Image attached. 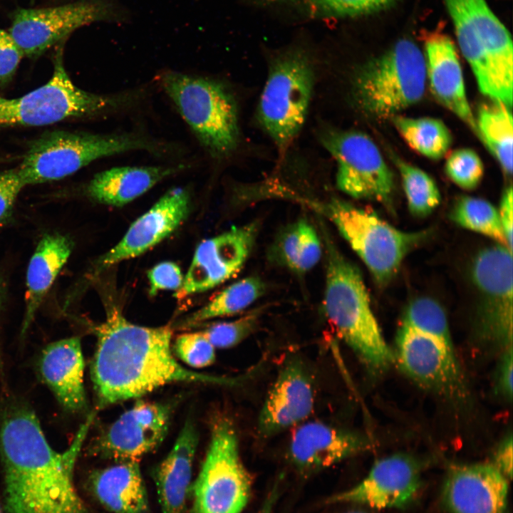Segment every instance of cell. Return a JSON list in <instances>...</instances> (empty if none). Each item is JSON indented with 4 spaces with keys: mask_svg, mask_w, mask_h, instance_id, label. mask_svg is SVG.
<instances>
[{
    "mask_svg": "<svg viewBox=\"0 0 513 513\" xmlns=\"http://www.w3.org/2000/svg\"><path fill=\"white\" fill-rule=\"evenodd\" d=\"M95 413L63 452L50 445L40 421L26 405L9 408L0 424V456L8 513H90L73 481L77 459Z\"/></svg>",
    "mask_w": 513,
    "mask_h": 513,
    "instance_id": "obj_1",
    "label": "cell"
},
{
    "mask_svg": "<svg viewBox=\"0 0 513 513\" xmlns=\"http://www.w3.org/2000/svg\"><path fill=\"white\" fill-rule=\"evenodd\" d=\"M93 331L97 345L90 378L98 408L141 397L172 383H233L190 370L177 362L172 349L170 325H137L113 306Z\"/></svg>",
    "mask_w": 513,
    "mask_h": 513,
    "instance_id": "obj_2",
    "label": "cell"
},
{
    "mask_svg": "<svg viewBox=\"0 0 513 513\" xmlns=\"http://www.w3.org/2000/svg\"><path fill=\"white\" fill-rule=\"evenodd\" d=\"M326 252L324 309L339 337L373 373L395 363L372 311L359 269L338 249L323 232Z\"/></svg>",
    "mask_w": 513,
    "mask_h": 513,
    "instance_id": "obj_3",
    "label": "cell"
},
{
    "mask_svg": "<svg viewBox=\"0 0 513 513\" xmlns=\"http://www.w3.org/2000/svg\"><path fill=\"white\" fill-rule=\"evenodd\" d=\"M353 80V98L363 113L378 120L392 118L424 95V53L413 41L401 39L363 64Z\"/></svg>",
    "mask_w": 513,
    "mask_h": 513,
    "instance_id": "obj_4",
    "label": "cell"
},
{
    "mask_svg": "<svg viewBox=\"0 0 513 513\" xmlns=\"http://www.w3.org/2000/svg\"><path fill=\"white\" fill-rule=\"evenodd\" d=\"M156 147L134 135L52 130L29 143L17 169L26 186L41 184L68 177L101 157Z\"/></svg>",
    "mask_w": 513,
    "mask_h": 513,
    "instance_id": "obj_5",
    "label": "cell"
},
{
    "mask_svg": "<svg viewBox=\"0 0 513 513\" xmlns=\"http://www.w3.org/2000/svg\"><path fill=\"white\" fill-rule=\"evenodd\" d=\"M160 83L200 144L212 155L230 154L239 142L236 101L222 83L167 71Z\"/></svg>",
    "mask_w": 513,
    "mask_h": 513,
    "instance_id": "obj_6",
    "label": "cell"
},
{
    "mask_svg": "<svg viewBox=\"0 0 513 513\" xmlns=\"http://www.w3.org/2000/svg\"><path fill=\"white\" fill-rule=\"evenodd\" d=\"M380 285L387 284L405 257L429 235L398 229L371 210L333 198L320 205Z\"/></svg>",
    "mask_w": 513,
    "mask_h": 513,
    "instance_id": "obj_7",
    "label": "cell"
},
{
    "mask_svg": "<svg viewBox=\"0 0 513 513\" xmlns=\"http://www.w3.org/2000/svg\"><path fill=\"white\" fill-rule=\"evenodd\" d=\"M210 439L191 484V513H241L250 496L252 479L242 460L232 423L225 417L217 418Z\"/></svg>",
    "mask_w": 513,
    "mask_h": 513,
    "instance_id": "obj_8",
    "label": "cell"
},
{
    "mask_svg": "<svg viewBox=\"0 0 513 513\" xmlns=\"http://www.w3.org/2000/svg\"><path fill=\"white\" fill-rule=\"evenodd\" d=\"M314 85L312 63L302 52L284 53L271 63L259 98L258 118L281 152L293 142L304 124Z\"/></svg>",
    "mask_w": 513,
    "mask_h": 513,
    "instance_id": "obj_9",
    "label": "cell"
},
{
    "mask_svg": "<svg viewBox=\"0 0 513 513\" xmlns=\"http://www.w3.org/2000/svg\"><path fill=\"white\" fill-rule=\"evenodd\" d=\"M470 279L476 292L475 338L502 353L512 347V252L496 242L482 248L471 263Z\"/></svg>",
    "mask_w": 513,
    "mask_h": 513,
    "instance_id": "obj_10",
    "label": "cell"
},
{
    "mask_svg": "<svg viewBox=\"0 0 513 513\" xmlns=\"http://www.w3.org/2000/svg\"><path fill=\"white\" fill-rule=\"evenodd\" d=\"M63 42L56 52L49 81L17 98L0 96V128L36 127L96 114L113 108L120 99L96 95L77 87L66 72Z\"/></svg>",
    "mask_w": 513,
    "mask_h": 513,
    "instance_id": "obj_11",
    "label": "cell"
},
{
    "mask_svg": "<svg viewBox=\"0 0 513 513\" xmlns=\"http://www.w3.org/2000/svg\"><path fill=\"white\" fill-rule=\"evenodd\" d=\"M321 141L336 162V185L348 196L389 204L393 173L375 142L357 130H326Z\"/></svg>",
    "mask_w": 513,
    "mask_h": 513,
    "instance_id": "obj_12",
    "label": "cell"
},
{
    "mask_svg": "<svg viewBox=\"0 0 513 513\" xmlns=\"http://www.w3.org/2000/svg\"><path fill=\"white\" fill-rule=\"evenodd\" d=\"M120 16L113 0H78L57 6L19 9L13 14L9 33L24 57L36 58L78 28Z\"/></svg>",
    "mask_w": 513,
    "mask_h": 513,
    "instance_id": "obj_13",
    "label": "cell"
},
{
    "mask_svg": "<svg viewBox=\"0 0 513 513\" xmlns=\"http://www.w3.org/2000/svg\"><path fill=\"white\" fill-rule=\"evenodd\" d=\"M395 363L418 385L450 399H462L466 387L455 351L401 324L395 337Z\"/></svg>",
    "mask_w": 513,
    "mask_h": 513,
    "instance_id": "obj_14",
    "label": "cell"
},
{
    "mask_svg": "<svg viewBox=\"0 0 513 513\" xmlns=\"http://www.w3.org/2000/svg\"><path fill=\"white\" fill-rule=\"evenodd\" d=\"M171 412L170 404L138 400L95 439L90 451L116 462L139 461L165 438Z\"/></svg>",
    "mask_w": 513,
    "mask_h": 513,
    "instance_id": "obj_15",
    "label": "cell"
},
{
    "mask_svg": "<svg viewBox=\"0 0 513 513\" xmlns=\"http://www.w3.org/2000/svg\"><path fill=\"white\" fill-rule=\"evenodd\" d=\"M257 231V223L253 222L202 241L195 250L182 287L175 296L182 299L203 292L234 276L248 258Z\"/></svg>",
    "mask_w": 513,
    "mask_h": 513,
    "instance_id": "obj_16",
    "label": "cell"
},
{
    "mask_svg": "<svg viewBox=\"0 0 513 513\" xmlns=\"http://www.w3.org/2000/svg\"><path fill=\"white\" fill-rule=\"evenodd\" d=\"M420 486L418 463L412 457L398 453L376 461L363 480L331 501L378 509L399 508L414 498Z\"/></svg>",
    "mask_w": 513,
    "mask_h": 513,
    "instance_id": "obj_17",
    "label": "cell"
},
{
    "mask_svg": "<svg viewBox=\"0 0 513 513\" xmlns=\"http://www.w3.org/2000/svg\"><path fill=\"white\" fill-rule=\"evenodd\" d=\"M188 192L176 187L166 192L149 210L138 218L121 240L97 261L102 271L147 252L170 235L190 211Z\"/></svg>",
    "mask_w": 513,
    "mask_h": 513,
    "instance_id": "obj_18",
    "label": "cell"
},
{
    "mask_svg": "<svg viewBox=\"0 0 513 513\" xmlns=\"http://www.w3.org/2000/svg\"><path fill=\"white\" fill-rule=\"evenodd\" d=\"M508 480L492 463L455 465L443 485L445 504L450 513H505Z\"/></svg>",
    "mask_w": 513,
    "mask_h": 513,
    "instance_id": "obj_19",
    "label": "cell"
},
{
    "mask_svg": "<svg viewBox=\"0 0 513 513\" xmlns=\"http://www.w3.org/2000/svg\"><path fill=\"white\" fill-rule=\"evenodd\" d=\"M314 393L304 366L296 360L280 369L258 419L261 435L269 437L300 424L311 413Z\"/></svg>",
    "mask_w": 513,
    "mask_h": 513,
    "instance_id": "obj_20",
    "label": "cell"
},
{
    "mask_svg": "<svg viewBox=\"0 0 513 513\" xmlns=\"http://www.w3.org/2000/svg\"><path fill=\"white\" fill-rule=\"evenodd\" d=\"M370 446L363 435L319 421L300 424L294 431L289 454L303 473L328 467L366 450Z\"/></svg>",
    "mask_w": 513,
    "mask_h": 513,
    "instance_id": "obj_21",
    "label": "cell"
},
{
    "mask_svg": "<svg viewBox=\"0 0 513 513\" xmlns=\"http://www.w3.org/2000/svg\"><path fill=\"white\" fill-rule=\"evenodd\" d=\"M424 56L426 78L435 98L477 134L475 116L453 41L444 33H430L425 38Z\"/></svg>",
    "mask_w": 513,
    "mask_h": 513,
    "instance_id": "obj_22",
    "label": "cell"
},
{
    "mask_svg": "<svg viewBox=\"0 0 513 513\" xmlns=\"http://www.w3.org/2000/svg\"><path fill=\"white\" fill-rule=\"evenodd\" d=\"M38 368L43 382L66 410L73 413L85 410V361L79 337L48 344L41 352Z\"/></svg>",
    "mask_w": 513,
    "mask_h": 513,
    "instance_id": "obj_23",
    "label": "cell"
},
{
    "mask_svg": "<svg viewBox=\"0 0 513 513\" xmlns=\"http://www.w3.org/2000/svg\"><path fill=\"white\" fill-rule=\"evenodd\" d=\"M198 440L193 423L186 422L170 452L154 470L162 513H185Z\"/></svg>",
    "mask_w": 513,
    "mask_h": 513,
    "instance_id": "obj_24",
    "label": "cell"
},
{
    "mask_svg": "<svg viewBox=\"0 0 513 513\" xmlns=\"http://www.w3.org/2000/svg\"><path fill=\"white\" fill-rule=\"evenodd\" d=\"M89 488L111 513H148L149 499L139 461H117L93 472Z\"/></svg>",
    "mask_w": 513,
    "mask_h": 513,
    "instance_id": "obj_25",
    "label": "cell"
},
{
    "mask_svg": "<svg viewBox=\"0 0 513 513\" xmlns=\"http://www.w3.org/2000/svg\"><path fill=\"white\" fill-rule=\"evenodd\" d=\"M475 28L492 69L501 102L512 108L513 45L512 37L486 0H461Z\"/></svg>",
    "mask_w": 513,
    "mask_h": 513,
    "instance_id": "obj_26",
    "label": "cell"
},
{
    "mask_svg": "<svg viewBox=\"0 0 513 513\" xmlns=\"http://www.w3.org/2000/svg\"><path fill=\"white\" fill-rule=\"evenodd\" d=\"M73 246L69 237L59 233L45 234L38 243L26 271L22 335L34 320L45 296L69 259Z\"/></svg>",
    "mask_w": 513,
    "mask_h": 513,
    "instance_id": "obj_27",
    "label": "cell"
},
{
    "mask_svg": "<svg viewBox=\"0 0 513 513\" xmlns=\"http://www.w3.org/2000/svg\"><path fill=\"white\" fill-rule=\"evenodd\" d=\"M183 167V165L113 167L96 174L88 184L86 193L99 203L121 207Z\"/></svg>",
    "mask_w": 513,
    "mask_h": 513,
    "instance_id": "obj_28",
    "label": "cell"
},
{
    "mask_svg": "<svg viewBox=\"0 0 513 513\" xmlns=\"http://www.w3.org/2000/svg\"><path fill=\"white\" fill-rule=\"evenodd\" d=\"M510 107L492 100L482 104L475 117L477 135L497 160L504 172H512L513 120Z\"/></svg>",
    "mask_w": 513,
    "mask_h": 513,
    "instance_id": "obj_29",
    "label": "cell"
},
{
    "mask_svg": "<svg viewBox=\"0 0 513 513\" xmlns=\"http://www.w3.org/2000/svg\"><path fill=\"white\" fill-rule=\"evenodd\" d=\"M265 290L264 281L258 276L244 278L231 284L201 309L184 318L177 327L193 328L209 319L240 313L261 297Z\"/></svg>",
    "mask_w": 513,
    "mask_h": 513,
    "instance_id": "obj_30",
    "label": "cell"
},
{
    "mask_svg": "<svg viewBox=\"0 0 513 513\" xmlns=\"http://www.w3.org/2000/svg\"><path fill=\"white\" fill-rule=\"evenodd\" d=\"M392 120L395 128L410 147L428 158L441 159L452 145L451 132L441 120L399 115L393 116Z\"/></svg>",
    "mask_w": 513,
    "mask_h": 513,
    "instance_id": "obj_31",
    "label": "cell"
},
{
    "mask_svg": "<svg viewBox=\"0 0 513 513\" xmlns=\"http://www.w3.org/2000/svg\"><path fill=\"white\" fill-rule=\"evenodd\" d=\"M450 217L460 227L483 234L508 248L498 209L486 200L462 196L452 208Z\"/></svg>",
    "mask_w": 513,
    "mask_h": 513,
    "instance_id": "obj_32",
    "label": "cell"
},
{
    "mask_svg": "<svg viewBox=\"0 0 513 513\" xmlns=\"http://www.w3.org/2000/svg\"><path fill=\"white\" fill-rule=\"evenodd\" d=\"M410 213L417 217L430 214L440 204V192L434 180L420 168L395 157Z\"/></svg>",
    "mask_w": 513,
    "mask_h": 513,
    "instance_id": "obj_33",
    "label": "cell"
},
{
    "mask_svg": "<svg viewBox=\"0 0 513 513\" xmlns=\"http://www.w3.org/2000/svg\"><path fill=\"white\" fill-rule=\"evenodd\" d=\"M401 324L431 336L455 351L445 310L432 298L421 296L411 301L405 309Z\"/></svg>",
    "mask_w": 513,
    "mask_h": 513,
    "instance_id": "obj_34",
    "label": "cell"
},
{
    "mask_svg": "<svg viewBox=\"0 0 513 513\" xmlns=\"http://www.w3.org/2000/svg\"><path fill=\"white\" fill-rule=\"evenodd\" d=\"M318 18H346L378 11L393 0H276Z\"/></svg>",
    "mask_w": 513,
    "mask_h": 513,
    "instance_id": "obj_35",
    "label": "cell"
},
{
    "mask_svg": "<svg viewBox=\"0 0 513 513\" xmlns=\"http://www.w3.org/2000/svg\"><path fill=\"white\" fill-rule=\"evenodd\" d=\"M264 308L253 309L229 321L212 323L200 331L215 348L235 346L255 329Z\"/></svg>",
    "mask_w": 513,
    "mask_h": 513,
    "instance_id": "obj_36",
    "label": "cell"
},
{
    "mask_svg": "<svg viewBox=\"0 0 513 513\" xmlns=\"http://www.w3.org/2000/svg\"><path fill=\"white\" fill-rule=\"evenodd\" d=\"M445 171L447 177L460 187L476 188L484 175V165L478 154L470 148H460L447 157Z\"/></svg>",
    "mask_w": 513,
    "mask_h": 513,
    "instance_id": "obj_37",
    "label": "cell"
},
{
    "mask_svg": "<svg viewBox=\"0 0 513 513\" xmlns=\"http://www.w3.org/2000/svg\"><path fill=\"white\" fill-rule=\"evenodd\" d=\"M172 349L175 357L195 368L207 367L216 359V348L200 331L178 335Z\"/></svg>",
    "mask_w": 513,
    "mask_h": 513,
    "instance_id": "obj_38",
    "label": "cell"
},
{
    "mask_svg": "<svg viewBox=\"0 0 513 513\" xmlns=\"http://www.w3.org/2000/svg\"><path fill=\"white\" fill-rule=\"evenodd\" d=\"M300 242L299 221L295 222L279 235L271 250L273 260L293 271L296 270Z\"/></svg>",
    "mask_w": 513,
    "mask_h": 513,
    "instance_id": "obj_39",
    "label": "cell"
},
{
    "mask_svg": "<svg viewBox=\"0 0 513 513\" xmlns=\"http://www.w3.org/2000/svg\"><path fill=\"white\" fill-rule=\"evenodd\" d=\"M25 187L17 167L0 172V229L10 221L17 197Z\"/></svg>",
    "mask_w": 513,
    "mask_h": 513,
    "instance_id": "obj_40",
    "label": "cell"
},
{
    "mask_svg": "<svg viewBox=\"0 0 513 513\" xmlns=\"http://www.w3.org/2000/svg\"><path fill=\"white\" fill-rule=\"evenodd\" d=\"M300 242L295 271L304 273L311 269L319 261L321 244L314 228L304 220L299 221Z\"/></svg>",
    "mask_w": 513,
    "mask_h": 513,
    "instance_id": "obj_41",
    "label": "cell"
},
{
    "mask_svg": "<svg viewBox=\"0 0 513 513\" xmlns=\"http://www.w3.org/2000/svg\"><path fill=\"white\" fill-rule=\"evenodd\" d=\"M147 277L150 296H155L162 290L177 291L182 287L184 281L180 268L172 261L157 264L147 271Z\"/></svg>",
    "mask_w": 513,
    "mask_h": 513,
    "instance_id": "obj_42",
    "label": "cell"
},
{
    "mask_svg": "<svg viewBox=\"0 0 513 513\" xmlns=\"http://www.w3.org/2000/svg\"><path fill=\"white\" fill-rule=\"evenodd\" d=\"M23 57L9 33L0 28V86L11 81Z\"/></svg>",
    "mask_w": 513,
    "mask_h": 513,
    "instance_id": "obj_43",
    "label": "cell"
},
{
    "mask_svg": "<svg viewBox=\"0 0 513 513\" xmlns=\"http://www.w3.org/2000/svg\"><path fill=\"white\" fill-rule=\"evenodd\" d=\"M495 375L496 391L507 400L512 398V347L500 353Z\"/></svg>",
    "mask_w": 513,
    "mask_h": 513,
    "instance_id": "obj_44",
    "label": "cell"
},
{
    "mask_svg": "<svg viewBox=\"0 0 513 513\" xmlns=\"http://www.w3.org/2000/svg\"><path fill=\"white\" fill-rule=\"evenodd\" d=\"M498 212L509 249L512 252L513 192L509 185L503 192Z\"/></svg>",
    "mask_w": 513,
    "mask_h": 513,
    "instance_id": "obj_45",
    "label": "cell"
},
{
    "mask_svg": "<svg viewBox=\"0 0 513 513\" xmlns=\"http://www.w3.org/2000/svg\"><path fill=\"white\" fill-rule=\"evenodd\" d=\"M512 435H507L497 446L492 463L508 480L512 475Z\"/></svg>",
    "mask_w": 513,
    "mask_h": 513,
    "instance_id": "obj_46",
    "label": "cell"
},
{
    "mask_svg": "<svg viewBox=\"0 0 513 513\" xmlns=\"http://www.w3.org/2000/svg\"><path fill=\"white\" fill-rule=\"evenodd\" d=\"M6 296V284L2 274L0 272V313L1 311Z\"/></svg>",
    "mask_w": 513,
    "mask_h": 513,
    "instance_id": "obj_47",
    "label": "cell"
},
{
    "mask_svg": "<svg viewBox=\"0 0 513 513\" xmlns=\"http://www.w3.org/2000/svg\"><path fill=\"white\" fill-rule=\"evenodd\" d=\"M5 160H6V159L4 157L0 155V162L2 161H5Z\"/></svg>",
    "mask_w": 513,
    "mask_h": 513,
    "instance_id": "obj_48",
    "label": "cell"
},
{
    "mask_svg": "<svg viewBox=\"0 0 513 513\" xmlns=\"http://www.w3.org/2000/svg\"><path fill=\"white\" fill-rule=\"evenodd\" d=\"M349 513H364V512H349Z\"/></svg>",
    "mask_w": 513,
    "mask_h": 513,
    "instance_id": "obj_49",
    "label": "cell"
},
{
    "mask_svg": "<svg viewBox=\"0 0 513 513\" xmlns=\"http://www.w3.org/2000/svg\"><path fill=\"white\" fill-rule=\"evenodd\" d=\"M0 513H2V512H1V507H0Z\"/></svg>",
    "mask_w": 513,
    "mask_h": 513,
    "instance_id": "obj_50",
    "label": "cell"
}]
</instances>
